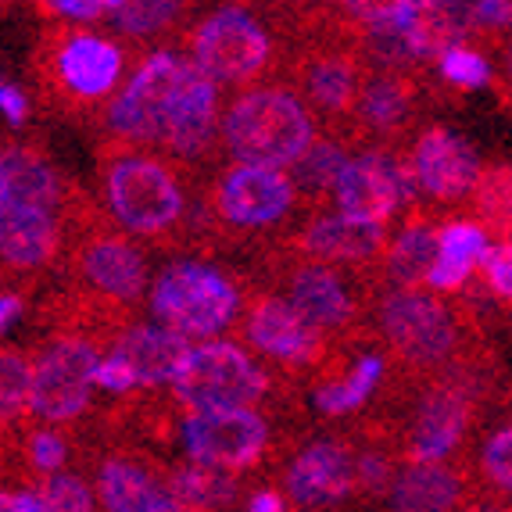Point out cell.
<instances>
[{"label":"cell","instance_id":"cell-1","mask_svg":"<svg viewBox=\"0 0 512 512\" xmlns=\"http://www.w3.org/2000/svg\"><path fill=\"white\" fill-rule=\"evenodd\" d=\"M101 208L126 237L154 251H190L201 190L197 169L129 144H97Z\"/></svg>","mask_w":512,"mask_h":512},{"label":"cell","instance_id":"cell-2","mask_svg":"<svg viewBox=\"0 0 512 512\" xmlns=\"http://www.w3.org/2000/svg\"><path fill=\"white\" fill-rule=\"evenodd\" d=\"M147 51L90 26L40 22L29 76L51 115L94 129L140 69Z\"/></svg>","mask_w":512,"mask_h":512},{"label":"cell","instance_id":"cell-3","mask_svg":"<svg viewBox=\"0 0 512 512\" xmlns=\"http://www.w3.org/2000/svg\"><path fill=\"white\" fill-rule=\"evenodd\" d=\"M305 219L291 172L226 165L212 172L201 190L190 251L212 258L226 248H258L262 255L291 237Z\"/></svg>","mask_w":512,"mask_h":512},{"label":"cell","instance_id":"cell-4","mask_svg":"<svg viewBox=\"0 0 512 512\" xmlns=\"http://www.w3.org/2000/svg\"><path fill=\"white\" fill-rule=\"evenodd\" d=\"M373 333L394 369L412 380L448 376L491 348L477 308L466 298L448 301L434 291H384L373 312Z\"/></svg>","mask_w":512,"mask_h":512},{"label":"cell","instance_id":"cell-5","mask_svg":"<svg viewBox=\"0 0 512 512\" xmlns=\"http://www.w3.org/2000/svg\"><path fill=\"white\" fill-rule=\"evenodd\" d=\"M69 251L61 269V287L79 298L104 305L126 319H137V305L151 280V255L144 244L115 226L97 197L79 183L69 187V201L61 208Z\"/></svg>","mask_w":512,"mask_h":512},{"label":"cell","instance_id":"cell-6","mask_svg":"<svg viewBox=\"0 0 512 512\" xmlns=\"http://www.w3.org/2000/svg\"><path fill=\"white\" fill-rule=\"evenodd\" d=\"M258 273L269 291L291 301L305 323L316 326L337 348L376 341L373 312L387 291L380 273H351L333 265L301 258L287 248H269L258 255Z\"/></svg>","mask_w":512,"mask_h":512},{"label":"cell","instance_id":"cell-7","mask_svg":"<svg viewBox=\"0 0 512 512\" xmlns=\"http://www.w3.org/2000/svg\"><path fill=\"white\" fill-rule=\"evenodd\" d=\"M291 43L283 8L226 4L197 18L183 33L180 51L219 90L226 86L240 94L251 86H265V79H280Z\"/></svg>","mask_w":512,"mask_h":512},{"label":"cell","instance_id":"cell-8","mask_svg":"<svg viewBox=\"0 0 512 512\" xmlns=\"http://www.w3.org/2000/svg\"><path fill=\"white\" fill-rule=\"evenodd\" d=\"M323 137V126L301 94L287 83L240 90L222 111V147L233 165L291 172Z\"/></svg>","mask_w":512,"mask_h":512},{"label":"cell","instance_id":"cell-9","mask_svg":"<svg viewBox=\"0 0 512 512\" xmlns=\"http://www.w3.org/2000/svg\"><path fill=\"white\" fill-rule=\"evenodd\" d=\"M248 294L251 283L244 287L222 265L205 258H176L154 276L151 316L187 344H212L219 333L237 330Z\"/></svg>","mask_w":512,"mask_h":512},{"label":"cell","instance_id":"cell-10","mask_svg":"<svg viewBox=\"0 0 512 512\" xmlns=\"http://www.w3.org/2000/svg\"><path fill=\"white\" fill-rule=\"evenodd\" d=\"M301 387L287 384L233 341L194 344L172 380L169 394L183 412L262 409L273 412Z\"/></svg>","mask_w":512,"mask_h":512},{"label":"cell","instance_id":"cell-11","mask_svg":"<svg viewBox=\"0 0 512 512\" xmlns=\"http://www.w3.org/2000/svg\"><path fill=\"white\" fill-rule=\"evenodd\" d=\"M115 344L79 326H54L36 348L33 376V427L76 430L94 412L97 369Z\"/></svg>","mask_w":512,"mask_h":512},{"label":"cell","instance_id":"cell-12","mask_svg":"<svg viewBox=\"0 0 512 512\" xmlns=\"http://www.w3.org/2000/svg\"><path fill=\"white\" fill-rule=\"evenodd\" d=\"M233 333H237L240 348H251V355L269 373L294 387L312 384L341 351L316 326L305 323L291 301H283L258 280H251L248 305H244V316Z\"/></svg>","mask_w":512,"mask_h":512},{"label":"cell","instance_id":"cell-13","mask_svg":"<svg viewBox=\"0 0 512 512\" xmlns=\"http://www.w3.org/2000/svg\"><path fill=\"white\" fill-rule=\"evenodd\" d=\"M190 69H194V61L176 43L147 54L140 61V69L133 72V79H129V86L115 97V104L94 126L97 140L101 144H129L162 151L172 104L180 97Z\"/></svg>","mask_w":512,"mask_h":512},{"label":"cell","instance_id":"cell-14","mask_svg":"<svg viewBox=\"0 0 512 512\" xmlns=\"http://www.w3.org/2000/svg\"><path fill=\"white\" fill-rule=\"evenodd\" d=\"M273 412L226 409V412H187L183 416V444L190 462L212 470L248 477L265 466H280L301 434H276Z\"/></svg>","mask_w":512,"mask_h":512},{"label":"cell","instance_id":"cell-15","mask_svg":"<svg viewBox=\"0 0 512 512\" xmlns=\"http://www.w3.org/2000/svg\"><path fill=\"white\" fill-rule=\"evenodd\" d=\"M280 491L301 512H337L359 505V477H355V441L348 430L294 441L280 459Z\"/></svg>","mask_w":512,"mask_h":512},{"label":"cell","instance_id":"cell-16","mask_svg":"<svg viewBox=\"0 0 512 512\" xmlns=\"http://www.w3.org/2000/svg\"><path fill=\"white\" fill-rule=\"evenodd\" d=\"M427 76L416 72H369L344 144L355 151H409L423 133Z\"/></svg>","mask_w":512,"mask_h":512},{"label":"cell","instance_id":"cell-17","mask_svg":"<svg viewBox=\"0 0 512 512\" xmlns=\"http://www.w3.org/2000/svg\"><path fill=\"white\" fill-rule=\"evenodd\" d=\"M90 466L104 512H190L169 491V462L140 444L101 441L90 452Z\"/></svg>","mask_w":512,"mask_h":512},{"label":"cell","instance_id":"cell-18","mask_svg":"<svg viewBox=\"0 0 512 512\" xmlns=\"http://www.w3.org/2000/svg\"><path fill=\"white\" fill-rule=\"evenodd\" d=\"M409 162L416 172L419 194L430 208L444 215H452L455 208H470L484 165L455 129L437 126V122L423 126V133L409 147Z\"/></svg>","mask_w":512,"mask_h":512},{"label":"cell","instance_id":"cell-19","mask_svg":"<svg viewBox=\"0 0 512 512\" xmlns=\"http://www.w3.org/2000/svg\"><path fill=\"white\" fill-rule=\"evenodd\" d=\"M394 233L387 226H369V222H355L341 212H323L312 215L280 240V248L294 251L312 262L333 265V269H351V273H380V265L387 258Z\"/></svg>","mask_w":512,"mask_h":512},{"label":"cell","instance_id":"cell-20","mask_svg":"<svg viewBox=\"0 0 512 512\" xmlns=\"http://www.w3.org/2000/svg\"><path fill=\"white\" fill-rule=\"evenodd\" d=\"M0 251H4V287L29 294L51 273L61 276L69 233L58 212H4L0 222Z\"/></svg>","mask_w":512,"mask_h":512},{"label":"cell","instance_id":"cell-21","mask_svg":"<svg viewBox=\"0 0 512 512\" xmlns=\"http://www.w3.org/2000/svg\"><path fill=\"white\" fill-rule=\"evenodd\" d=\"M72 180L61 176L51 154L36 144L8 140L0 154V205L4 212H58L69 201Z\"/></svg>","mask_w":512,"mask_h":512},{"label":"cell","instance_id":"cell-22","mask_svg":"<svg viewBox=\"0 0 512 512\" xmlns=\"http://www.w3.org/2000/svg\"><path fill=\"white\" fill-rule=\"evenodd\" d=\"M480 480L473 455H462L452 462H423V466H405L387 512H462L477 502Z\"/></svg>","mask_w":512,"mask_h":512},{"label":"cell","instance_id":"cell-23","mask_svg":"<svg viewBox=\"0 0 512 512\" xmlns=\"http://www.w3.org/2000/svg\"><path fill=\"white\" fill-rule=\"evenodd\" d=\"M448 219L452 215L430 205H419L402 215L384 265H380L387 291H427L434 265L441 258V230Z\"/></svg>","mask_w":512,"mask_h":512},{"label":"cell","instance_id":"cell-24","mask_svg":"<svg viewBox=\"0 0 512 512\" xmlns=\"http://www.w3.org/2000/svg\"><path fill=\"white\" fill-rule=\"evenodd\" d=\"M194 344H187L183 337H176L172 330L158 323H129L126 330L119 333V341L111 348V355H119L140 380V391L144 394H162L172 387L176 373H180L183 359Z\"/></svg>","mask_w":512,"mask_h":512},{"label":"cell","instance_id":"cell-25","mask_svg":"<svg viewBox=\"0 0 512 512\" xmlns=\"http://www.w3.org/2000/svg\"><path fill=\"white\" fill-rule=\"evenodd\" d=\"M111 33L133 43L140 51L158 47H180L183 33L194 26V4L183 0H115V11L108 18Z\"/></svg>","mask_w":512,"mask_h":512},{"label":"cell","instance_id":"cell-26","mask_svg":"<svg viewBox=\"0 0 512 512\" xmlns=\"http://www.w3.org/2000/svg\"><path fill=\"white\" fill-rule=\"evenodd\" d=\"M487 237L491 233L480 226L477 219H448L441 230V258L434 265V276H430V291L448 294V298H459L470 287V276L477 269H484L487 255Z\"/></svg>","mask_w":512,"mask_h":512},{"label":"cell","instance_id":"cell-27","mask_svg":"<svg viewBox=\"0 0 512 512\" xmlns=\"http://www.w3.org/2000/svg\"><path fill=\"white\" fill-rule=\"evenodd\" d=\"M398 26L409 40L412 54L423 69L441 65L444 54L462 47V29L452 15V4L444 0H402L398 4Z\"/></svg>","mask_w":512,"mask_h":512},{"label":"cell","instance_id":"cell-28","mask_svg":"<svg viewBox=\"0 0 512 512\" xmlns=\"http://www.w3.org/2000/svg\"><path fill=\"white\" fill-rule=\"evenodd\" d=\"M355 158L351 147L337 137H319L316 144L308 147V154L291 169V180L301 194V205H305V215H323L333 208V190H337V180L341 172L348 169V162Z\"/></svg>","mask_w":512,"mask_h":512},{"label":"cell","instance_id":"cell-29","mask_svg":"<svg viewBox=\"0 0 512 512\" xmlns=\"http://www.w3.org/2000/svg\"><path fill=\"white\" fill-rule=\"evenodd\" d=\"M172 498L190 512H233L244 495V477L212 470L201 462H169L165 470Z\"/></svg>","mask_w":512,"mask_h":512},{"label":"cell","instance_id":"cell-30","mask_svg":"<svg viewBox=\"0 0 512 512\" xmlns=\"http://www.w3.org/2000/svg\"><path fill=\"white\" fill-rule=\"evenodd\" d=\"M33 376L36 351L8 344L0 355V412H4V437H18L33 427Z\"/></svg>","mask_w":512,"mask_h":512},{"label":"cell","instance_id":"cell-31","mask_svg":"<svg viewBox=\"0 0 512 512\" xmlns=\"http://www.w3.org/2000/svg\"><path fill=\"white\" fill-rule=\"evenodd\" d=\"M466 212H470L491 237H498L502 244H512V162L487 165Z\"/></svg>","mask_w":512,"mask_h":512},{"label":"cell","instance_id":"cell-32","mask_svg":"<svg viewBox=\"0 0 512 512\" xmlns=\"http://www.w3.org/2000/svg\"><path fill=\"white\" fill-rule=\"evenodd\" d=\"M473 466H477L480 491L498 498L505 509H512V419L487 430L484 441L477 444Z\"/></svg>","mask_w":512,"mask_h":512},{"label":"cell","instance_id":"cell-33","mask_svg":"<svg viewBox=\"0 0 512 512\" xmlns=\"http://www.w3.org/2000/svg\"><path fill=\"white\" fill-rule=\"evenodd\" d=\"M452 15L462 29L466 47H502L512 29L509 0H480V4H452Z\"/></svg>","mask_w":512,"mask_h":512},{"label":"cell","instance_id":"cell-34","mask_svg":"<svg viewBox=\"0 0 512 512\" xmlns=\"http://www.w3.org/2000/svg\"><path fill=\"white\" fill-rule=\"evenodd\" d=\"M36 502H40V512H97L94 491L83 473H61V477L40 484Z\"/></svg>","mask_w":512,"mask_h":512},{"label":"cell","instance_id":"cell-35","mask_svg":"<svg viewBox=\"0 0 512 512\" xmlns=\"http://www.w3.org/2000/svg\"><path fill=\"white\" fill-rule=\"evenodd\" d=\"M437 72H441V79L452 86V90H477V86L495 83L484 51H473V47H466V43L444 54V61L437 65Z\"/></svg>","mask_w":512,"mask_h":512},{"label":"cell","instance_id":"cell-36","mask_svg":"<svg viewBox=\"0 0 512 512\" xmlns=\"http://www.w3.org/2000/svg\"><path fill=\"white\" fill-rule=\"evenodd\" d=\"M43 22H69V26H94L108 22L115 11V0H51V4H33Z\"/></svg>","mask_w":512,"mask_h":512},{"label":"cell","instance_id":"cell-37","mask_svg":"<svg viewBox=\"0 0 512 512\" xmlns=\"http://www.w3.org/2000/svg\"><path fill=\"white\" fill-rule=\"evenodd\" d=\"M97 391L111 394L115 402H129V398L144 394V391H140L137 373H133V369L119 359V355H108V359L101 362V369H97Z\"/></svg>","mask_w":512,"mask_h":512},{"label":"cell","instance_id":"cell-38","mask_svg":"<svg viewBox=\"0 0 512 512\" xmlns=\"http://www.w3.org/2000/svg\"><path fill=\"white\" fill-rule=\"evenodd\" d=\"M487 294H495L498 301H512V244H498L487 255L484 269H480Z\"/></svg>","mask_w":512,"mask_h":512},{"label":"cell","instance_id":"cell-39","mask_svg":"<svg viewBox=\"0 0 512 512\" xmlns=\"http://www.w3.org/2000/svg\"><path fill=\"white\" fill-rule=\"evenodd\" d=\"M244 512H298L280 487H258L244 498Z\"/></svg>","mask_w":512,"mask_h":512},{"label":"cell","instance_id":"cell-40","mask_svg":"<svg viewBox=\"0 0 512 512\" xmlns=\"http://www.w3.org/2000/svg\"><path fill=\"white\" fill-rule=\"evenodd\" d=\"M0 104H4V115H8L11 126H26L29 122V97L22 94V86H15L11 79L0 83Z\"/></svg>","mask_w":512,"mask_h":512},{"label":"cell","instance_id":"cell-41","mask_svg":"<svg viewBox=\"0 0 512 512\" xmlns=\"http://www.w3.org/2000/svg\"><path fill=\"white\" fill-rule=\"evenodd\" d=\"M26 308H29V294L4 287V298H0V323H4V330L11 333V326L26 316Z\"/></svg>","mask_w":512,"mask_h":512},{"label":"cell","instance_id":"cell-42","mask_svg":"<svg viewBox=\"0 0 512 512\" xmlns=\"http://www.w3.org/2000/svg\"><path fill=\"white\" fill-rule=\"evenodd\" d=\"M0 512H40L36 491H22V487H8L0 498Z\"/></svg>","mask_w":512,"mask_h":512},{"label":"cell","instance_id":"cell-43","mask_svg":"<svg viewBox=\"0 0 512 512\" xmlns=\"http://www.w3.org/2000/svg\"><path fill=\"white\" fill-rule=\"evenodd\" d=\"M505 72H509V83H502V79H495V86H498V94H502V101L505 104H512V43L505 47Z\"/></svg>","mask_w":512,"mask_h":512},{"label":"cell","instance_id":"cell-44","mask_svg":"<svg viewBox=\"0 0 512 512\" xmlns=\"http://www.w3.org/2000/svg\"><path fill=\"white\" fill-rule=\"evenodd\" d=\"M462 512H512V509H505V505H495V502H473V505H466Z\"/></svg>","mask_w":512,"mask_h":512}]
</instances>
